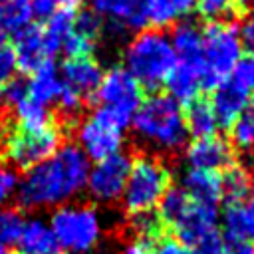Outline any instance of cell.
<instances>
[{
  "mask_svg": "<svg viewBox=\"0 0 254 254\" xmlns=\"http://www.w3.org/2000/svg\"><path fill=\"white\" fill-rule=\"evenodd\" d=\"M89 159L77 145H60L46 161L30 167L18 183V198L28 208L62 206L85 189Z\"/></svg>",
  "mask_w": 254,
  "mask_h": 254,
  "instance_id": "1",
  "label": "cell"
},
{
  "mask_svg": "<svg viewBox=\"0 0 254 254\" xmlns=\"http://www.w3.org/2000/svg\"><path fill=\"white\" fill-rule=\"evenodd\" d=\"M131 125L145 143L163 151L183 147L189 137L181 103L165 93L145 97L133 113Z\"/></svg>",
  "mask_w": 254,
  "mask_h": 254,
  "instance_id": "2",
  "label": "cell"
},
{
  "mask_svg": "<svg viewBox=\"0 0 254 254\" xmlns=\"http://www.w3.org/2000/svg\"><path fill=\"white\" fill-rule=\"evenodd\" d=\"M175 64L177 56L173 52L169 34L157 28L137 32L123 52V67L145 89L163 85Z\"/></svg>",
  "mask_w": 254,
  "mask_h": 254,
  "instance_id": "3",
  "label": "cell"
},
{
  "mask_svg": "<svg viewBox=\"0 0 254 254\" xmlns=\"http://www.w3.org/2000/svg\"><path fill=\"white\" fill-rule=\"evenodd\" d=\"M242 58V46L238 40L236 26L228 20L206 22L202 28V54H200V75L202 89H214L224 79L232 77L236 64Z\"/></svg>",
  "mask_w": 254,
  "mask_h": 254,
  "instance_id": "4",
  "label": "cell"
},
{
  "mask_svg": "<svg viewBox=\"0 0 254 254\" xmlns=\"http://www.w3.org/2000/svg\"><path fill=\"white\" fill-rule=\"evenodd\" d=\"M50 228L58 248L83 254L95 246L101 234V220L95 208L87 204H62L52 214Z\"/></svg>",
  "mask_w": 254,
  "mask_h": 254,
  "instance_id": "5",
  "label": "cell"
},
{
  "mask_svg": "<svg viewBox=\"0 0 254 254\" xmlns=\"http://www.w3.org/2000/svg\"><path fill=\"white\" fill-rule=\"evenodd\" d=\"M167 189H169L167 167L153 157H141L131 163L121 198L131 214L151 212L153 208H157Z\"/></svg>",
  "mask_w": 254,
  "mask_h": 254,
  "instance_id": "6",
  "label": "cell"
},
{
  "mask_svg": "<svg viewBox=\"0 0 254 254\" xmlns=\"http://www.w3.org/2000/svg\"><path fill=\"white\" fill-rule=\"evenodd\" d=\"M129 123L105 107H97L77 129V147L87 159L99 161L121 149L123 131Z\"/></svg>",
  "mask_w": 254,
  "mask_h": 254,
  "instance_id": "7",
  "label": "cell"
},
{
  "mask_svg": "<svg viewBox=\"0 0 254 254\" xmlns=\"http://www.w3.org/2000/svg\"><path fill=\"white\" fill-rule=\"evenodd\" d=\"M93 95L99 107L109 109L111 113H115L117 117H121L125 123L131 125L133 113L143 101V87L123 65H115L103 73Z\"/></svg>",
  "mask_w": 254,
  "mask_h": 254,
  "instance_id": "8",
  "label": "cell"
},
{
  "mask_svg": "<svg viewBox=\"0 0 254 254\" xmlns=\"http://www.w3.org/2000/svg\"><path fill=\"white\" fill-rule=\"evenodd\" d=\"M62 145V135L56 127H46L38 131H12L6 139V157L18 169L28 171L30 167L52 157Z\"/></svg>",
  "mask_w": 254,
  "mask_h": 254,
  "instance_id": "9",
  "label": "cell"
},
{
  "mask_svg": "<svg viewBox=\"0 0 254 254\" xmlns=\"http://www.w3.org/2000/svg\"><path fill=\"white\" fill-rule=\"evenodd\" d=\"M131 163V157L121 151L95 161V165H89L85 189L99 202H113L121 198Z\"/></svg>",
  "mask_w": 254,
  "mask_h": 254,
  "instance_id": "10",
  "label": "cell"
},
{
  "mask_svg": "<svg viewBox=\"0 0 254 254\" xmlns=\"http://www.w3.org/2000/svg\"><path fill=\"white\" fill-rule=\"evenodd\" d=\"M149 0H91V10L115 32H141L149 26Z\"/></svg>",
  "mask_w": 254,
  "mask_h": 254,
  "instance_id": "11",
  "label": "cell"
},
{
  "mask_svg": "<svg viewBox=\"0 0 254 254\" xmlns=\"http://www.w3.org/2000/svg\"><path fill=\"white\" fill-rule=\"evenodd\" d=\"M218 212L216 206H208V204H200L190 200L189 208L181 214V218L173 224L179 240L189 248L194 242L202 240L208 234L218 232Z\"/></svg>",
  "mask_w": 254,
  "mask_h": 254,
  "instance_id": "12",
  "label": "cell"
},
{
  "mask_svg": "<svg viewBox=\"0 0 254 254\" xmlns=\"http://www.w3.org/2000/svg\"><path fill=\"white\" fill-rule=\"evenodd\" d=\"M14 58H16V69L24 73H34L44 64L52 62V52L48 50V44L44 40L42 28L28 26L18 36H14Z\"/></svg>",
  "mask_w": 254,
  "mask_h": 254,
  "instance_id": "13",
  "label": "cell"
},
{
  "mask_svg": "<svg viewBox=\"0 0 254 254\" xmlns=\"http://www.w3.org/2000/svg\"><path fill=\"white\" fill-rule=\"evenodd\" d=\"M187 163L190 165V169L218 173L220 169L232 165V149L224 139L216 135L194 139L187 147Z\"/></svg>",
  "mask_w": 254,
  "mask_h": 254,
  "instance_id": "14",
  "label": "cell"
},
{
  "mask_svg": "<svg viewBox=\"0 0 254 254\" xmlns=\"http://www.w3.org/2000/svg\"><path fill=\"white\" fill-rule=\"evenodd\" d=\"M248 99H250V91H246L232 77L218 83L212 89V97L208 101L212 111H214V117L218 121V127H230V123L246 107Z\"/></svg>",
  "mask_w": 254,
  "mask_h": 254,
  "instance_id": "15",
  "label": "cell"
},
{
  "mask_svg": "<svg viewBox=\"0 0 254 254\" xmlns=\"http://www.w3.org/2000/svg\"><path fill=\"white\" fill-rule=\"evenodd\" d=\"M60 75H62V81L65 87L73 89L75 93H79L85 99L87 95L95 93V89L103 77V69L91 56L67 58Z\"/></svg>",
  "mask_w": 254,
  "mask_h": 254,
  "instance_id": "16",
  "label": "cell"
},
{
  "mask_svg": "<svg viewBox=\"0 0 254 254\" xmlns=\"http://www.w3.org/2000/svg\"><path fill=\"white\" fill-rule=\"evenodd\" d=\"M222 228L230 242H254V194L228 202L222 214Z\"/></svg>",
  "mask_w": 254,
  "mask_h": 254,
  "instance_id": "17",
  "label": "cell"
},
{
  "mask_svg": "<svg viewBox=\"0 0 254 254\" xmlns=\"http://www.w3.org/2000/svg\"><path fill=\"white\" fill-rule=\"evenodd\" d=\"M165 85L169 89L167 95H171L179 103H190L192 99L198 97L202 89V75H200V65L190 64V62H179L173 65L169 71Z\"/></svg>",
  "mask_w": 254,
  "mask_h": 254,
  "instance_id": "18",
  "label": "cell"
},
{
  "mask_svg": "<svg viewBox=\"0 0 254 254\" xmlns=\"http://www.w3.org/2000/svg\"><path fill=\"white\" fill-rule=\"evenodd\" d=\"M190 200L216 206L222 198V179L214 171H202V169H189L183 175V187H181Z\"/></svg>",
  "mask_w": 254,
  "mask_h": 254,
  "instance_id": "19",
  "label": "cell"
},
{
  "mask_svg": "<svg viewBox=\"0 0 254 254\" xmlns=\"http://www.w3.org/2000/svg\"><path fill=\"white\" fill-rule=\"evenodd\" d=\"M173 52L179 62H190L200 65V54H202V28L196 26L190 20H181L173 26V32L169 36Z\"/></svg>",
  "mask_w": 254,
  "mask_h": 254,
  "instance_id": "20",
  "label": "cell"
},
{
  "mask_svg": "<svg viewBox=\"0 0 254 254\" xmlns=\"http://www.w3.org/2000/svg\"><path fill=\"white\" fill-rule=\"evenodd\" d=\"M62 85L64 83L60 71L56 69L54 62H48L42 67H38L34 73H30V79L26 81V93L30 99L48 107L50 103H56Z\"/></svg>",
  "mask_w": 254,
  "mask_h": 254,
  "instance_id": "21",
  "label": "cell"
},
{
  "mask_svg": "<svg viewBox=\"0 0 254 254\" xmlns=\"http://www.w3.org/2000/svg\"><path fill=\"white\" fill-rule=\"evenodd\" d=\"M18 244L24 254H56L58 242L48 222L40 218H32L24 222Z\"/></svg>",
  "mask_w": 254,
  "mask_h": 254,
  "instance_id": "22",
  "label": "cell"
},
{
  "mask_svg": "<svg viewBox=\"0 0 254 254\" xmlns=\"http://www.w3.org/2000/svg\"><path fill=\"white\" fill-rule=\"evenodd\" d=\"M183 115H185L187 133L192 135L194 139L216 135L218 121H216L214 111L206 99H198V97L192 99L190 103H187V109L183 111Z\"/></svg>",
  "mask_w": 254,
  "mask_h": 254,
  "instance_id": "23",
  "label": "cell"
},
{
  "mask_svg": "<svg viewBox=\"0 0 254 254\" xmlns=\"http://www.w3.org/2000/svg\"><path fill=\"white\" fill-rule=\"evenodd\" d=\"M194 10V0H149L147 16L149 24L157 30L175 26Z\"/></svg>",
  "mask_w": 254,
  "mask_h": 254,
  "instance_id": "24",
  "label": "cell"
},
{
  "mask_svg": "<svg viewBox=\"0 0 254 254\" xmlns=\"http://www.w3.org/2000/svg\"><path fill=\"white\" fill-rule=\"evenodd\" d=\"M73 22H75V12H73V8H67V6L58 8L46 20V26L42 28V34H44V40H46L48 50L52 52V56H56L62 50L64 40L73 30Z\"/></svg>",
  "mask_w": 254,
  "mask_h": 254,
  "instance_id": "25",
  "label": "cell"
},
{
  "mask_svg": "<svg viewBox=\"0 0 254 254\" xmlns=\"http://www.w3.org/2000/svg\"><path fill=\"white\" fill-rule=\"evenodd\" d=\"M16 109V119L20 123V129L24 131H38V129H46L52 125V115L50 109L34 99L28 97V93L14 103Z\"/></svg>",
  "mask_w": 254,
  "mask_h": 254,
  "instance_id": "26",
  "label": "cell"
},
{
  "mask_svg": "<svg viewBox=\"0 0 254 254\" xmlns=\"http://www.w3.org/2000/svg\"><path fill=\"white\" fill-rule=\"evenodd\" d=\"M32 10L28 0L18 2H6L0 6V26L4 32L18 36L22 30H26L32 24Z\"/></svg>",
  "mask_w": 254,
  "mask_h": 254,
  "instance_id": "27",
  "label": "cell"
},
{
  "mask_svg": "<svg viewBox=\"0 0 254 254\" xmlns=\"http://www.w3.org/2000/svg\"><path fill=\"white\" fill-rule=\"evenodd\" d=\"M189 204H190V196L181 187H169L165 190L163 198L157 204V208H159V214L157 216H159L161 222L173 226L181 218V214L189 208Z\"/></svg>",
  "mask_w": 254,
  "mask_h": 254,
  "instance_id": "28",
  "label": "cell"
},
{
  "mask_svg": "<svg viewBox=\"0 0 254 254\" xmlns=\"http://www.w3.org/2000/svg\"><path fill=\"white\" fill-rule=\"evenodd\" d=\"M220 179H222V196H226L228 202L240 200L250 194L252 179L246 169H242L238 165H228Z\"/></svg>",
  "mask_w": 254,
  "mask_h": 254,
  "instance_id": "29",
  "label": "cell"
},
{
  "mask_svg": "<svg viewBox=\"0 0 254 254\" xmlns=\"http://www.w3.org/2000/svg\"><path fill=\"white\" fill-rule=\"evenodd\" d=\"M230 137H232V143L240 149L254 147V97L248 99L246 107L230 123Z\"/></svg>",
  "mask_w": 254,
  "mask_h": 254,
  "instance_id": "30",
  "label": "cell"
},
{
  "mask_svg": "<svg viewBox=\"0 0 254 254\" xmlns=\"http://www.w3.org/2000/svg\"><path fill=\"white\" fill-rule=\"evenodd\" d=\"M26 218L16 208H0V248L18 244Z\"/></svg>",
  "mask_w": 254,
  "mask_h": 254,
  "instance_id": "31",
  "label": "cell"
},
{
  "mask_svg": "<svg viewBox=\"0 0 254 254\" xmlns=\"http://www.w3.org/2000/svg\"><path fill=\"white\" fill-rule=\"evenodd\" d=\"M234 8V0H194V10L204 22H224Z\"/></svg>",
  "mask_w": 254,
  "mask_h": 254,
  "instance_id": "32",
  "label": "cell"
},
{
  "mask_svg": "<svg viewBox=\"0 0 254 254\" xmlns=\"http://www.w3.org/2000/svg\"><path fill=\"white\" fill-rule=\"evenodd\" d=\"M95 40L83 36L81 32H77L75 28L69 32V36L64 40L62 44V50L67 58H85V56H91V52L95 50Z\"/></svg>",
  "mask_w": 254,
  "mask_h": 254,
  "instance_id": "33",
  "label": "cell"
},
{
  "mask_svg": "<svg viewBox=\"0 0 254 254\" xmlns=\"http://www.w3.org/2000/svg\"><path fill=\"white\" fill-rule=\"evenodd\" d=\"M73 28L77 32H81L83 36H87V38H91V40L97 42V38L101 36V30H103V20L93 10H85V12L75 14Z\"/></svg>",
  "mask_w": 254,
  "mask_h": 254,
  "instance_id": "34",
  "label": "cell"
},
{
  "mask_svg": "<svg viewBox=\"0 0 254 254\" xmlns=\"http://www.w3.org/2000/svg\"><path fill=\"white\" fill-rule=\"evenodd\" d=\"M232 79L238 81L246 91H254V54L240 58L232 71Z\"/></svg>",
  "mask_w": 254,
  "mask_h": 254,
  "instance_id": "35",
  "label": "cell"
},
{
  "mask_svg": "<svg viewBox=\"0 0 254 254\" xmlns=\"http://www.w3.org/2000/svg\"><path fill=\"white\" fill-rule=\"evenodd\" d=\"M14 71H16V58H14V52H12L10 46L0 44V103H2L4 85L12 79Z\"/></svg>",
  "mask_w": 254,
  "mask_h": 254,
  "instance_id": "36",
  "label": "cell"
},
{
  "mask_svg": "<svg viewBox=\"0 0 254 254\" xmlns=\"http://www.w3.org/2000/svg\"><path fill=\"white\" fill-rule=\"evenodd\" d=\"M62 83H64V81H62ZM56 103H58V107L62 109V113H65V115H75V113H79V109H81V105H83V97H81L79 93H75L73 89L62 85V91H60Z\"/></svg>",
  "mask_w": 254,
  "mask_h": 254,
  "instance_id": "37",
  "label": "cell"
},
{
  "mask_svg": "<svg viewBox=\"0 0 254 254\" xmlns=\"http://www.w3.org/2000/svg\"><path fill=\"white\" fill-rule=\"evenodd\" d=\"M187 250H189V254H224V242H222L220 234L214 232V234H208L202 240L194 242Z\"/></svg>",
  "mask_w": 254,
  "mask_h": 254,
  "instance_id": "38",
  "label": "cell"
},
{
  "mask_svg": "<svg viewBox=\"0 0 254 254\" xmlns=\"http://www.w3.org/2000/svg\"><path fill=\"white\" fill-rule=\"evenodd\" d=\"M236 32H238L242 52L254 54V12H250L242 18V22L236 26Z\"/></svg>",
  "mask_w": 254,
  "mask_h": 254,
  "instance_id": "39",
  "label": "cell"
},
{
  "mask_svg": "<svg viewBox=\"0 0 254 254\" xmlns=\"http://www.w3.org/2000/svg\"><path fill=\"white\" fill-rule=\"evenodd\" d=\"M151 254H189V250L179 238H159L153 242Z\"/></svg>",
  "mask_w": 254,
  "mask_h": 254,
  "instance_id": "40",
  "label": "cell"
},
{
  "mask_svg": "<svg viewBox=\"0 0 254 254\" xmlns=\"http://www.w3.org/2000/svg\"><path fill=\"white\" fill-rule=\"evenodd\" d=\"M16 187H18L16 173L10 171V169H6V167H0V204L6 202L12 196V192L16 190Z\"/></svg>",
  "mask_w": 254,
  "mask_h": 254,
  "instance_id": "41",
  "label": "cell"
},
{
  "mask_svg": "<svg viewBox=\"0 0 254 254\" xmlns=\"http://www.w3.org/2000/svg\"><path fill=\"white\" fill-rule=\"evenodd\" d=\"M28 4H30V10H32V16L48 20L60 8L62 2L60 0H28Z\"/></svg>",
  "mask_w": 254,
  "mask_h": 254,
  "instance_id": "42",
  "label": "cell"
},
{
  "mask_svg": "<svg viewBox=\"0 0 254 254\" xmlns=\"http://www.w3.org/2000/svg\"><path fill=\"white\" fill-rule=\"evenodd\" d=\"M153 242H155V240H147V238H137V240H133L131 244H127V246H125L123 254H151Z\"/></svg>",
  "mask_w": 254,
  "mask_h": 254,
  "instance_id": "43",
  "label": "cell"
},
{
  "mask_svg": "<svg viewBox=\"0 0 254 254\" xmlns=\"http://www.w3.org/2000/svg\"><path fill=\"white\" fill-rule=\"evenodd\" d=\"M224 254H254V242L236 240L224 246Z\"/></svg>",
  "mask_w": 254,
  "mask_h": 254,
  "instance_id": "44",
  "label": "cell"
},
{
  "mask_svg": "<svg viewBox=\"0 0 254 254\" xmlns=\"http://www.w3.org/2000/svg\"><path fill=\"white\" fill-rule=\"evenodd\" d=\"M62 4H65L67 8H75V6H81L85 0H60Z\"/></svg>",
  "mask_w": 254,
  "mask_h": 254,
  "instance_id": "45",
  "label": "cell"
},
{
  "mask_svg": "<svg viewBox=\"0 0 254 254\" xmlns=\"http://www.w3.org/2000/svg\"><path fill=\"white\" fill-rule=\"evenodd\" d=\"M234 4H236L238 8H248V6L254 4V0H234Z\"/></svg>",
  "mask_w": 254,
  "mask_h": 254,
  "instance_id": "46",
  "label": "cell"
},
{
  "mask_svg": "<svg viewBox=\"0 0 254 254\" xmlns=\"http://www.w3.org/2000/svg\"><path fill=\"white\" fill-rule=\"evenodd\" d=\"M0 44H4V30H2V26H0Z\"/></svg>",
  "mask_w": 254,
  "mask_h": 254,
  "instance_id": "47",
  "label": "cell"
},
{
  "mask_svg": "<svg viewBox=\"0 0 254 254\" xmlns=\"http://www.w3.org/2000/svg\"><path fill=\"white\" fill-rule=\"evenodd\" d=\"M0 254H14V252H10L8 248H0Z\"/></svg>",
  "mask_w": 254,
  "mask_h": 254,
  "instance_id": "48",
  "label": "cell"
},
{
  "mask_svg": "<svg viewBox=\"0 0 254 254\" xmlns=\"http://www.w3.org/2000/svg\"><path fill=\"white\" fill-rule=\"evenodd\" d=\"M2 4H6V2H18V0H0Z\"/></svg>",
  "mask_w": 254,
  "mask_h": 254,
  "instance_id": "49",
  "label": "cell"
}]
</instances>
